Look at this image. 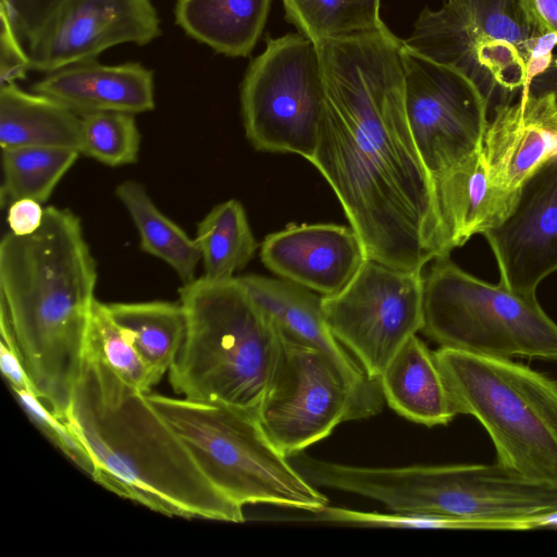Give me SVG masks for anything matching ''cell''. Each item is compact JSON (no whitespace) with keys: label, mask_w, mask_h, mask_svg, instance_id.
<instances>
[{"label":"cell","mask_w":557,"mask_h":557,"mask_svg":"<svg viewBox=\"0 0 557 557\" xmlns=\"http://www.w3.org/2000/svg\"><path fill=\"white\" fill-rule=\"evenodd\" d=\"M317 45L324 108L309 162L332 187L368 259L422 272L450 252L407 121L404 40L384 25Z\"/></svg>","instance_id":"cell-1"},{"label":"cell","mask_w":557,"mask_h":557,"mask_svg":"<svg viewBox=\"0 0 557 557\" xmlns=\"http://www.w3.org/2000/svg\"><path fill=\"white\" fill-rule=\"evenodd\" d=\"M64 421L88 451L91 478L159 513L243 522L201 472L147 394L124 381L86 342Z\"/></svg>","instance_id":"cell-2"},{"label":"cell","mask_w":557,"mask_h":557,"mask_svg":"<svg viewBox=\"0 0 557 557\" xmlns=\"http://www.w3.org/2000/svg\"><path fill=\"white\" fill-rule=\"evenodd\" d=\"M97 264L79 218L45 208L33 234L0 243L1 312L35 394L64 420L96 301Z\"/></svg>","instance_id":"cell-3"},{"label":"cell","mask_w":557,"mask_h":557,"mask_svg":"<svg viewBox=\"0 0 557 557\" xmlns=\"http://www.w3.org/2000/svg\"><path fill=\"white\" fill-rule=\"evenodd\" d=\"M186 329L169 370L183 398L228 406L255 417L269 386L282 333L239 277L205 276L178 289Z\"/></svg>","instance_id":"cell-4"},{"label":"cell","mask_w":557,"mask_h":557,"mask_svg":"<svg viewBox=\"0 0 557 557\" xmlns=\"http://www.w3.org/2000/svg\"><path fill=\"white\" fill-rule=\"evenodd\" d=\"M434 356L456 413L483 425L497 462L557 486V382L510 359L443 347Z\"/></svg>","instance_id":"cell-5"},{"label":"cell","mask_w":557,"mask_h":557,"mask_svg":"<svg viewBox=\"0 0 557 557\" xmlns=\"http://www.w3.org/2000/svg\"><path fill=\"white\" fill-rule=\"evenodd\" d=\"M404 44L459 70L494 108L547 70L557 34L539 32L519 0H445L421 11Z\"/></svg>","instance_id":"cell-6"},{"label":"cell","mask_w":557,"mask_h":557,"mask_svg":"<svg viewBox=\"0 0 557 557\" xmlns=\"http://www.w3.org/2000/svg\"><path fill=\"white\" fill-rule=\"evenodd\" d=\"M211 484L244 507L268 504L315 513L327 497L267 437L257 417L223 405L147 393Z\"/></svg>","instance_id":"cell-7"},{"label":"cell","mask_w":557,"mask_h":557,"mask_svg":"<svg viewBox=\"0 0 557 557\" xmlns=\"http://www.w3.org/2000/svg\"><path fill=\"white\" fill-rule=\"evenodd\" d=\"M421 332L440 347L478 356L557 361V324L535 294L484 282L449 256L423 274Z\"/></svg>","instance_id":"cell-8"},{"label":"cell","mask_w":557,"mask_h":557,"mask_svg":"<svg viewBox=\"0 0 557 557\" xmlns=\"http://www.w3.org/2000/svg\"><path fill=\"white\" fill-rule=\"evenodd\" d=\"M383 404L380 383L361 386L325 352L282 335L257 419L270 442L290 457L342 422L377 414Z\"/></svg>","instance_id":"cell-9"},{"label":"cell","mask_w":557,"mask_h":557,"mask_svg":"<svg viewBox=\"0 0 557 557\" xmlns=\"http://www.w3.org/2000/svg\"><path fill=\"white\" fill-rule=\"evenodd\" d=\"M242 116L251 146L312 158L324 108L318 45L302 34L269 38L240 89Z\"/></svg>","instance_id":"cell-10"},{"label":"cell","mask_w":557,"mask_h":557,"mask_svg":"<svg viewBox=\"0 0 557 557\" xmlns=\"http://www.w3.org/2000/svg\"><path fill=\"white\" fill-rule=\"evenodd\" d=\"M326 323L372 380L423 326V272L367 259L339 293L322 296Z\"/></svg>","instance_id":"cell-11"},{"label":"cell","mask_w":557,"mask_h":557,"mask_svg":"<svg viewBox=\"0 0 557 557\" xmlns=\"http://www.w3.org/2000/svg\"><path fill=\"white\" fill-rule=\"evenodd\" d=\"M404 100L408 125L432 186L480 151L488 102L459 70L404 44Z\"/></svg>","instance_id":"cell-12"},{"label":"cell","mask_w":557,"mask_h":557,"mask_svg":"<svg viewBox=\"0 0 557 557\" xmlns=\"http://www.w3.org/2000/svg\"><path fill=\"white\" fill-rule=\"evenodd\" d=\"M150 0H61L26 41L30 69L49 73L121 44L160 35Z\"/></svg>","instance_id":"cell-13"},{"label":"cell","mask_w":557,"mask_h":557,"mask_svg":"<svg viewBox=\"0 0 557 557\" xmlns=\"http://www.w3.org/2000/svg\"><path fill=\"white\" fill-rule=\"evenodd\" d=\"M482 235L496 258L500 283L535 294L557 270V152L525 177L508 213Z\"/></svg>","instance_id":"cell-14"},{"label":"cell","mask_w":557,"mask_h":557,"mask_svg":"<svg viewBox=\"0 0 557 557\" xmlns=\"http://www.w3.org/2000/svg\"><path fill=\"white\" fill-rule=\"evenodd\" d=\"M260 258L281 278L331 296L352 281L368 256L351 226L315 223L289 224L269 234Z\"/></svg>","instance_id":"cell-15"},{"label":"cell","mask_w":557,"mask_h":557,"mask_svg":"<svg viewBox=\"0 0 557 557\" xmlns=\"http://www.w3.org/2000/svg\"><path fill=\"white\" fill-rule=\"evenodd\" d=\"M483 138L491 183L515 194L541 163L557 152V92L522 89L515 102L496 104Z\"/></svg>","instance_id":"cell-16"},{"label":"cell","mask_w":557,"mask_h":557,"mask_svg":"<svg viewBox=\"0 0 557 557\" xmlns=\"http://www.w3.org/2000/svg\"><path fill=\"white\" fill-rule=\"evenodd\" d=\"M33 91L79 115L106 111L136 114L154 108L153 73L139 63L106 65L95 59L72 63L46 73Z\"/></svg>","instance_id":"cell-17"},{"label":"cell","mask_w":557,"mask_h":557,"mask_svg":"<svg viewBox=\"0 0 557 557\" xmlns=\"http://www.w3.org/2000/svg\"><path fill=\"white\" fill-rule=\"evenodd\" d=\"M239 280L283 336L325 352L357 384L366 387L379 384V380L370 379L333 335L324 317L322 296L283 278L246 275Z\"/></svg>","instance_id":"cell-18"},{"label":"cell","mask_w":557,"mask_h":557,"mask_svg":"<svg viewBox=\"0 0 557 557\" xmlns=\"http://www.w3.org/2000/svg\"><path fill=\"white\" fill-rule=\"evenodd\" d=\"M433 191L449 252L496 225L508 213L515 197L491 183L483 149L434 183Z\"/></svg>","instance_id":"cell-19"},{"label":"cell","mask_w":557,"mask_h":557,"mask_svg":"<svg viewBox=\"0 0 557 557\" xmlns=\"http://www.w3.org/2000/svg\"><path fill=\"white\" fill-rule=\"evenodd\" d=\"M379 383L388 406L412 422L446 425L457 416L434 351L417 335L396 352Z\"/></svg>","instance_id":"cell-20"},{"label":"cell","mask_w":557,"mask_h":557,"mask_svg":"<svg viewBox=\"0 0 557 557\" xmlns=\"http://www.w3.org/2000/svg\"><path fill=\"white\" fill-rule=\"evenodd\" d=\"M81 115L58 100L28 92L16 83L0 87L1 148L39 146L81 153Z\"/></svg>","instance_id":"cell-21"},{"label":"cell","mask_w":557,"mask_h":557,"mask_svg":"<svg viewBox=\"0 0 557 557\" xmlns=\"http://www.w3.org/2000/svg\"><path fill=\"white\" fill-rule=\"evenodd\" d=\"M271 0H177L176 24L191 38L228 57H246L256 46Z\"/></svg>","instance_id":"cell-22"},{"label":"cell","mask_w":557,"mask_h":557,"mask_svg":"<svg viewBox=\"0 0 557 557\" xmlns=\"http://www.w3.org/2000/svg\"><path fill=\"white\" fill-rule=\"evenodd\" d=\"M115 196L137 230L140 249L170 265L183 283L195 280L201 260L195 238L159 210L139 182H122L115 188Z\"/></svg>","instance_id":"cell-23"},{"label":"cell","mask_w":557,"mask_h":557,"mask_svg":"<svg viewBox=\"0 0 557 557\" xmlns=\"http://www.w3.org/2000/svg\"><path fill=\"white\" fill-rule=\"evenodd\" d=\"M116 323L160 381L183 345L186 321L180 302L144 301L107 304Z\"/></svg>","instance_id":"cell-24"},{"label":"cell","mask_w":557,"mask_h":557,"mask_svg":"<svg viewBox=\"0 0 557 557\" xmlns=\"http://www.w3.org/2000/svg\"><path fill=\"white\" fill-rule=\"evenodd\" d=\"M195 240L203 264V276L231 280L255 257L258 243L246 211L236 199L214 206L197 224Z\"/></svg>","instance_id":"cell-25"},{"label":"cell","mask_w":557,"mask_h":557,"mask_svg":"<svg viewBox=\"0 0 557 557\" xmlns=\"http://www.w3.org/2000/svg\"><path fill=\"white\" fill-rule=\"evenodd\" d=\"M286 20L315 44L376 30L380 0H282Z\"/></svg>","instance_id":"cell-26"},{"label":"cell","mask_w":557,"mask_h":557,"mask_svg":"<svg viewBox=\"0 0 557 557\" xmlns=\"http://www.w3.org/2000/svg\"><path fill=\"white\" fill-rule=\"evenodd\" d=\"M81 153L73 149L25 146L2 149V195L11 201L45 203Z\"/></svg>","instance_id":"cell-27"},{"label":"cell","mask_w":557,"mask_h":557,"mask_svg":"<svg viewBox=\"0 0 557 557\" xmlns=\"http://www.w3.org/2000/svg\"><path fill=\"white\" fill-rule=\"evenodd\" d=\"M86 342L124 381L147 394L158 384L127 333L116 323L108 305L96 299Z\"/></svg>","instance_id":"cell-28"},{"label":"cell","mask_w":557,"mask_h":557,"mask_svg":"<svg viewBox=\"0 0 557 557\" xmlns=\"http://www.w3.org/2000/svg\"><path fill=\"white\" fill-rule=\"evenodd\" d=\"M81 153L109 166L137 161L140 133L134 114L106 111L81 114Z\"/></svg>","instance_id":"cell-29"},{"label":"cell","mask_w":557,"mask_h":557,"mask_svg":"<svg viewBox=\"0 0 557 557\" xmlns=\"http://www.w3.org/2000/svg\"><path fill=\"white\" fill-rule=\"evenodd\" d=\"M314 521L350 524L358 527L404 528V529H471L470 521L434 513L391 511L367 512L327 505L319 512L312 513Z\"/></svg>","instance_id":"cell-30"},{"label":"cell","mask_w":557,"mask_h":557,"mask_svg":"<svg viewBox=\"0 0 557 557\" xmlns=\"http://www.w3.org/2000/svg\"><path fill=\"white\" fill-rule=\"evenodd\" d=\"M12 392L34 424L72 462L91 476L94 472L92 460L70 425L57 417L33 391L21 388Z\"/></svg>","instance_id":"cell-31"},{"label":"cell","mask_w":557,"mask_h":557,"mask_svg":"<svg viewBox=\"0 0 557 557\" xmlns=\"http://www.w3.org/2000/svg\"><path fill=\"white\" fill-rule=\"evenodd\" d=\"M0 24V81L1 84L16 83L32 70L30 60L11 18L1 8Z\"/></svg>","instance_id":"cell-32"},{"label":"cell","mask_w":557,"mask_h":557,"mask_svg":"<svg viewBox=\"0 0 557 557\" xmlns=\"http://www.w3.org/2000/svg\"><path fill=\"white\" fill-rule=\"evenodd\" d=\"M61 0H1L18 36L27 41Z\"/></svg>","instance_id":"cell-33"},{"label":"cell","mask_w":557,"mask_h":557,"mask_svg":"<svg viewBox=\"0 0 557 557\" xmlns=\"http://www.w3.org/2000/svg\"><path fill=\"white\" fill-rule=\"evenodd\" d=\"M0 367L11 389H30L33 384L17 351L13 333L5 315L0 311ZM35 393V392H34Z\"/></svg>","instance_id":"cell-34"},{"label":"cell","mask_w":557,"mask_h":557,"mask_svg":"<svg viewBox=\"0 0 557 557\" xmlns=\"http://www.w3.org/2000/svg\"><path fill=\"white\" fill-rule=\"evenodd\" d=\"M44 214L41 203L34 199L21 198L12 201L7 215L10 232L17 236L35 233L41 226Z\"/></svg>","instance_id":"cell-35"},{"label":"cell","mask_w":557,"mask_h":557,"mask_svg":"<svg viewBox=\"0 0 557 557\" xmlns=\"http://www.w3.org/2000/svg\"><path fill=\"white\" fill-rule=\"evenodd\" d=\"M529 22L542 34H557V0H519Z\"/></svg>","instance_id":"cell-36"},{"label":"cell","mask_w":557,"mask_h":557,"mask_svg":"<svg viewBox=\"0 0 557 557\" xmlns=\"http://www.w3.org/2000/svg\"><path fill=\"white\" fill-rule=\"evenodd\" d=\"M540 528L557 529V508L518 520L517 530H533Z\"/></svg>","instance_id":"cell-37"}]
</instances>
